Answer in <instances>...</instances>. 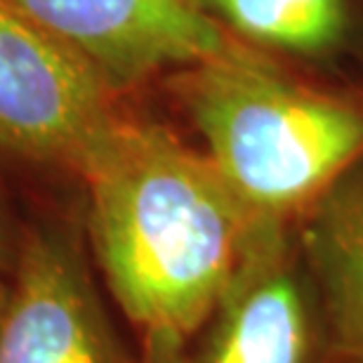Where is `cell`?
<instances>
[{"instance_id": "obj_8", "label": "cell", "mask_w": 363, "mask_h": 363, "mask_svg": "<svg viewBox=\"0 0 363 363\" xmlns=\"http://www.w3.org/2000/svg\"><path fill=\"white\" fill-rule=\"evenodd\" d=\"M245 38L300 55H318L342 38L345 0H206Z\"/></svg>"}, {"instance_id": "obj_3", "label": "cell", "mask_w": 363, "mask_h": 363, "mask_svg": "<svg viewBox=\"0 0 363 363\" xmlns=\"http://www.w3.org/2000/svg\"><path fill=\"white\" fill-rule=\"evenodd\" d=\"M108 92L81 52L0 3V147L74 163L111 118Z\"/></svg>"}, {"instance_id": "obj_4", "label": "cell", "mask_w": 363, "mask_h": 363, "mask_svg": "<svg viewBox=\"0 0 363 363\" xmlns=\"http://www.w3.org/2000/svg\"><path fill=\"white\" fill-rule=\"evenodd\" d=\"M81 52L116 88L222 55L231 43L194 0H0Z\"/></svg>"}, {"instance_id": "obj_2", "label": "cell", "mask_w": 363, "mask_h": 363, "mask_svg": "<svg viewBox=\"0 0 363 363\" xmlns=\"http://www.w3.org/2000/svg\"><path fill=\"white\" fill-rule=\"evenodd\" d=\"M184 101L206 156L269 220L316 206L363 158V108L290 81L229 45L191 67Z\"/></svg>"}, {"instance_id": "obj_7", "label": "cell", "mask_w": 363, "mask_h": 363, "mask_svg": "<svg viewBox=\"0 0 363 363\" xmlns=\"http://www.w3.org/2000/svg\"><path fill=\"white\" fill-rule=\"evenodd\" d=\"M309 229V281L340 363H363V175L337 182Z\"/></svg>"}, {"instance_id": "obj_6", "label": "cell", "mask_w": 363, "mask_h": 363, "mask_svg": "<svg viewBox=\"0 0 363 363\" xmlns=\"http://www.w3.org/2000/svg\"><path fill=\"white\" fill-rule=\"evenodd\" d=\"M0 363H128L81 259L57 234H35L21 255Z\"/></svg>"}, {"instance_id": "obj_9", "label": "cell", "mask_w": 363, "mask_h": 363, "mask_svg": "<svg viewBox=\"0 0 363 363\" xmlns=\"http://www.w3.org/2000/svg\"><path fill=\"white\" fill-rule=\"evenodd\" d=\"M3 307H5V304H3V302H0V318H3Z\"/></svg>"}, {"instance_id": "obj_5", "label": "cell", "mask_w": 363, "mask_h": 363, "mask_svg": "<svg viewBox=\"0 0 363 363\" xmlns=\"http://www.w3.org/2000/svg\"><path fill=\"white\" fill-rule=\"evenodd\" d=\"M269 222L210 318L199 363H314L323 337L309 274Z\"/></svg>"}, {"instance_id": "obj_1", "label": "cell", "mask_w": 363, "mask_h": 363, "mask_svg": "<svg viewBox=\"0 0 363 363\" xmlns=\"http://www.w3.org/2000/svg\"><path fill=\"white\" fill-rule=\"evenodd\" d=\"M74 165L108 288L165 350L208 325L259 234L279 222L245 206L206 154L149 123L111 116Z\"/></svg>"}]
</instances>
